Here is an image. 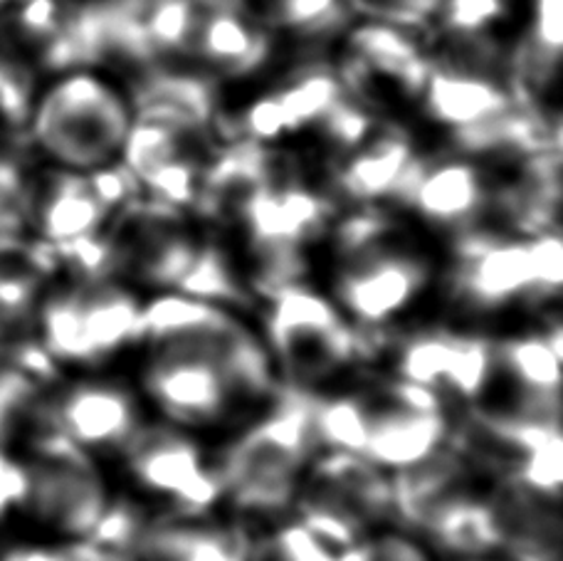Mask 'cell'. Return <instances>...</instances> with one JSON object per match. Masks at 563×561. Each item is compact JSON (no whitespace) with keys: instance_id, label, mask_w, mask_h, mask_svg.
<instances>
[{"instance_id":"cell-1","label":"cell","mask_w":563,"mask_h":561,"mask_svg":"<svg viewBox=\"0 0 563 561\" xmlns=\"http://www.w3.org/2000/svg\"><path fill=\"white\" fill-rule=\"evenodd\" d=\"M314 391L279 384L257 418L216 460L220 503L250 522H277L291 513L301 477L317 455L311 430Z\"/></svg>"},{"instance_id":"cell-2","label":"cell","mask_w":563,"mask_h":561,"mask_svg":"<svg viewBox=\"0 0 563 561\" xmlns=\"http://www.w3.org/2000/svg\"><path fill=\"white\" fill-rule=\"evenodd\" d=\"M334 230L331 302L358 334L398 322L432 283L422 250L396 233L376 206H358Z\"/></svg>"},{"instance_id":"cell-3","label":"cell","mask_w":563,"mask_h":561,"mask_svg":"<svg viewBox=\"0 0 563 561\" xmlns=\"http://www.w3.org/2000/svg\"><path fill=\"white\" fill-rule=\"evenodd\" d=\"M561 285L559 230L519 238L477 228L452 238L445 289L465 315L492 317L517 305H549L559 299Z\"/></svg>"},{"instance_id":"cell-4","label":"cell","mask_w":563,"mask_h":561,"mask_svg":"<svg viewBox=\"0 0 563 561\" xmlns=\"http://www.w3.org/2000/svg\"><path fill=\"white\" fill-rule=\"evenodd\" d=\"M132 119L126 87L112 82L102 67H77L57 73L33 97L25 132L49 166L87 174L117 162Z\"/></svg>"},{"instance_id":"cell-5","label":"cell","mask_w":563,"mask_h":561,"mask_svg":"<svg viewBox=\"0 0 563 561\" xmlns=\"http://www.w3.org/2000/svg\"><path fill=\"white\" fill-rule=\"evenodd\" d=\"M136 289L114 275L49 283L33 319V342L57 372H99L136 346L141 327Z\"/></svg>"},{"instance_id":"cell-6","label":"cell","mask_w":563,"mask_h":561,"mask_svg":"<svg viewBox=\"0 0 563 561\" xmlns=\"http://www.w3.org/2000/svg\"><path fill=\"white\" fill-rule=\"evenodd\" d=\"M141 349H184L225 369L253 406L263 408L282 384L263 339L240 312L180 293H158L141 309Z\"/></svg>"},{"instance_id":"cell-7","label":"cell","mask_w":563,"mask_h":561,"mask_svg":"<svg viewBox=\"0 0 563 561\" xmlns=\"http://www.w3.org/2000/svg\"><path fill=\"white\" fill-rule=\"evenodd\" d=\"M260 297L263 329L257 334L277 376L287 378L282 384L317 391L356 362L364 334L349 324L331 297L305 279L263 289Z\"/></svg>"},{"instance_id":"cell-8","label":"cell","mask_w":563,"mask_h":561,"mask_svg":"<svg viewBox=\"0 0 563 561\" xmlns=\"http://www.w3.org/2000/svg\"><path fill=\"white\" fill-rule=\"evenodd\" d=\"M25 468V497L20 513L53 537V542L87 544L104 522L114 497L92 455L43 428Z\"/></svg>"},{"instance_id":"cell-9","label":"cell","mask_w":563,"mask_h":561,"mask_svg":"<svg viewBox=\"0 0 563 561\" xmlns=\"http://www.w3.org/2000/svg\"><path fill=\"white\" fill-rule=\"evenodd\" d=\"M450 443L495 485L559 503L563 480L561 418H527L465 408Z\"/></svg>"},{"instance_id":"cell-10","label":"cell","mask_w":563,"mask_h":561,"mask_svg":"<svg viewBox=\"0 0 563 561\" xmlns=\"http://www.w3.org/2000/svg\"><path fill=\"white\" fill-rule=\"evenodd\" d=\"M291 513L341 552L358 539L390 527V475L361 455L317 450L301 477Z\"/></svg>"},{"instance_id":"cell-11","label":"cell","mask_w":563,"mask_h":561,"mask_svg":"<svg viewBox=\"0 0 563 561\" xmlns=\"http://www.w3.org/2000/svg\"><path fill=\"white\" fill-rule=\"evenodd\" d=\"M119 465L136 493L158 515H200L220 505L216 465L196 433L166 420H144L119 450Z\"/></svg>"},{"instance_id":"cell-12","label":"cell","mask_w":563,"mask_h":561,"mask_svg":"<svg viewBox=\"0 0 563 561\" xmlns=\"http://www.w3.org/2000/svg\"><path fill=\"white\" fill-rule=\"evenodd\" d=\"M146 420L139 391L122 378L79 372L77 378L45 391L37 424L92 455H119Z\"/></svg>"},{"instance_id":"cell-13","label":"cell","mask_w":563,"mask_h":561,"mask_svg":"<svg viewBox=\"0 0 563 561\" xmlns=\"http://www.w3.org/2000/svg\"><path fill=\"white\" fill-rule=\"evenodd\" d=\"M141 398L158 410L161 420L188 433L225 426L243 406H253L225 369L184 349H144Z\"/></svg>"},{"instance_id":"cell-14","label":"cell","mask_w":563,"mask_h":561,"mask_svg":"<svg viewBox=\"0 0 563 561\" xmlns=\"http://www.w3.org/2000/svg\"><path fill=\"white\" fill-rule=\"evenodd\" d=\"M364 391L366 436L361 458L384 473H398L450 443L452 424L445 400L400 378H386Z\"/></svg>"},{"instance_id":"cell-15","label":"cell","mask_w":563,"mask_h":561,"mask_svg":"<svg viewBox=\"0 0 563 561\" xmlns=\"http://www.w3.org/2000/svg\"><path fill=\"white\" fill-rule=\"evenodd\" d=\"M492 194L495 174L479 158L455 152L418 154L388 206L406 210L430 230L457 238L485 228Z\"/></svg>"},{"instance_id":"cell-16","label":"cell","mask_w":563,"mask_h":561,"mask_svg":"<svg viewBox=\"0 0 563 561\" xmlns=\"http://www.w3.org/2000/svg\"><path fill=\"white\" fill-rule=\"evenodd\" d=\"M492 414L561 418V327L521 332L492 344V374L479 404Z\"/></svg>"},{"instance_id":"cell-17","label":"cell","mask_w":563,"mask_h":561,"mask_svg":"<svg viewBox=\"0 0 563 561\" xmlns=\"http://www.w3.org/2000/svg\"><path fill=\"white\" fill-rule=\"evenodd\" d=\"M492 344L495 339L475 332L448 327L418 329L394 346V378L472 408L487 388Z\"/></svg>"},{"instance_id":"cell-18","label":"cell","mask_w":563,"mask_h":561,"mask_svg":"<svg viewBox=\"0 0 563 561\" xmlns=\"http://www.w3.org/2000/svg\"><path fill=\"white\" fill-rule=\"evenodd\" d=\"M418 105L428 122L445 129L448 136L455 139L495 122L521 102L507 79L430 59Z\"/></svg>"},{"instance_id":"cell-19","label":"cell","mask_w":563,"mask_h":561,"mask_svg":"<svg viewBox=\"0 0 563 561\" xmlns=\"http://www.w3.org/2000/svg\"><path fill=\"white\" fill-rule=\"evenodd\" d=\"M129 554L136 561H250L243 527L200 515H156L141 525Z\"/></svg>"},{"instance_id":"cell-20","label":"cell","mask_w":563,"mask_h":561,"mask_svg":"<svg viewBox=\"0 0 563 561\" xmlns=\"http://www.w3.org/2000/svg\"><path fill=\"white\" fill-rule=\"evenodd\" d=\"M112 213L89 188L85 174L49 166L33 178L27 235L47 248H65L104 233Z\"/></svg>"},{"instance_id":"cell-21","label":"cell","mask_w":563,"mask_h":561,"mask_svg":"<svg viewBox=\"0 0 563 561\" xmlns=\"http://www.w3.org/2000/svg\"><path fill=\"white\" fill-rule=\"evenodd\" d=\"M416 144L404 127L378 124L354 152L336 156L331 166V196L349 206H388L416 162Z\"/></svg>"},{"instance_id":"cell-22","label":"cell","mask_w":563,"mask_h":561,"mask_svg":"<svg viewBox=\"0 0 563 561\" xmlns=\"http://www.w3.org/2000/svg\"><path fill=\"white\" fill-rule=\"evenodd\" d=\"M55 273L53 248L30 238L0 243V334L33 329L37 305Z\"/></svg>"},{"instance_id":"cell-23","label":"cell","mask_w":563,"mask_h":561,"mask_svg":"<svg viewBox=\"0 0 563 561\" xmlns=\"http://www.w3.org/2000/svg\"><path fill=\"white\" fill-rule=\"evenodd\" d=\"M57 369L35 342L23 352L0 354V446H8L30 424H37L40 400L53 384Z\"/></svg>"},{"instance_id":"cell-24","label":"cell","mask_w":563,"mask_h":561,"mask_svg":"<svg viewBox=\"0 0 563 561\" xmlns=\"http://www.w3.org/2000/svg\"><path fill=\"white\" fill-rule=\"evenodd\" d=\"M354 0H269L265 25L307 45V53L344 37L356 18Z\"/></svg>"},{"instance_id":"cell-25","label":"cell","mask_w":563,"mask_h":561,"mask_svg":"<svg viewBox=\"0 0 563 561\" xmlns=\"http://www.w3.org/2000/svg\"><path fill=\"white\" fill-rule=\"evenodd\" d=\"M250 561H341V552L299 519L282 517L255 539Z\"/></svg>"},{"instance_id":"cell-26","label":"cell","mask_w":563,"mask_h":561,"mask_svg":"<svg viewBox=\"0 0 563 561\" xmlns=\"http://www.w3.org/2000/svg\"><path fill=\"white\" fill-rule=\"evenodd\" d=\"M509 13L511 0H440L432 28L450 37H499Z\"/></svg>"},{"instance_id":"cell-27","label":"cell","mask_w":563,"mask_h":561,"mask_svg":"<svg viewBox=\"0 0 563 561\" xmlns=\"http://www.w3.org/2000/svg\"><path fill=\"white\" fill-rule=\"evenodd\" d=\"M33 176L13 156H0V243L30 238Z\"/></svg>"},{"instance_id":"cell-28","label":"cell","mask_w":563,"mask_h":561,"mask_svg":"<svg viewBox=\"0 0 563 561\" xmlns=\"http://www.w3.org/2000/svg\"><path fill=\"white\" fill-rule=\"evenodd\" d=\"M341 561H435V557L418 537L394 525L341 549Z\"/></svg>"},{"instance_id":"cell-29","label":"cell","mask_w":563,"mask_h":561,"mask_svg":"<svg viewBox=\"0 0 563 561\" xmlns=\"http://www.w3.org/2000/svg\"><path fill=\"white\" fill-rule=\"evenodd\" d=\"M33 87L30 77L18 65L0 57V114L8 124L25 127L30 107H33Z\"/></svg>"},{"instance_id":"cell-30","label":"cell","mask_w":563,"mask_h":561,"mask_svg":"<svg viewBox=\"0 0 563 561\" xmlns=\"http://www.w3.org/2000/svg\"><path fill=\"white\" fill-rule=\"evenodd\" d=\"M0 561H107L85 544L18 542L0 552Z\"/></svg>"},{"instance_id":"cell-31","label":"cell","mask_w":563,"mask_h":561,"mask_svg":"<svg viewBox=\"0 0 563 561\" xmlns=\"http://www.w3.org/2000/svg\"><path fill=\"white\" fill-rule=\"evenodd\" d=\"M25 497V468L23 460L13 458L0 446V525L8 522V517L20 513Z\"/></svg>"},{"instance_id":"cell-32","label":"cell","mask_w":563,"mask_h":561,"mask_svg":"<svg viewBox=\"0 0 563 561\" xmlns=\"http://www.w3.org/2000/svg\"><path fill=\"white\" fill-rule=\"evenodd\" d=\"M457 561H511L501 554H487V557H470V559H457Z\"/></svg>"},{"instance_id":"cell-33","label":"cell","mask_w":563,"mask_h":561,"mask_svg":"<svg viewBox=\"0 0 563 561\" xmlns=\"http://www.w3.org/2000/svg\"><path fill=\"white\" fill-rule=\"evenodd\" d=\"M18 3H23V0H0V8H15Z\"/></svg>"}]
</instances>
